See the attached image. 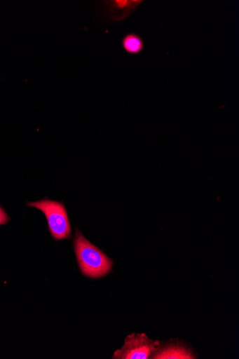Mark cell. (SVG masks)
Segmentation results:
<instances>
[{"label":"cell","instance_id":"obj_3","mask_svg":"<svg viewBox=\"0 0 239 359\" xmlns=\"http://www.w3.org/2000/svg\"><path fill=\"white\" fill-rule=\"evenodd\" d=\"M160 342L149 339L145 334H132L125 339V344L115 352L113 358L147 359L159 348Z\"/></svg>","mask_w":239,"mask_h":359},{"label":"cell","instance_id":"obj_4","mask_svg":"<svg viewBox=\"0 0 239 359\" xmlns=\"http://www.w3.org/2000/svg\"><path fill=\"white\" fill-rule=\"evenodd\" d=\"M143 3L142 0H110V1H104V15L111 20L123 21L130 17Z\"/></svg>","mask_w":239,"mask_h":359},{"label":"cell","instance_id":"obj_1","mask_svg":"<svg viewBox=\"0 0 239 359\" xmlns=\"http://www.w3.org/2000/svg\"><path fill=\"white\" fill-rule=\"evenodd\" d=\"M74 248L82 273L90 278H101L108 274L113 261L104 252L90 243L77 231Z\"/></svg>","mask_w":239,"mask_h":359},{"label":"cell","instance_id":"obj_5","mask_svg":"<svg viewBox=\"0 0 239 359\" xmlns=\"http://www.w3.org/2000/svg\"><path fill=\"white\" fill-rule=\"evenodd\" d=\"M151 357L155 359L196 358V356L189 348L179 344H170L161 348H159Z\"/></svg>","mask_w":239,"mask_h":359},{"label":"cell","instance_id":"obj_6","mask_svg":"<svg viewBox=\"0 0 239 359\" xmlns=\"http://www.w3.org/2000/svg\"><path fill=\"white\" fill-rule=\"evenodd\" d=\"M121 46L125 53L136 55L143 52L145 43L143 39L135 32H128L123 36Z\"/></svg>","mask_w":239,"mask_h":359},{"label":"cell","instance_id":"obj_7","mask_svg":"<svg viewBox=\"0 0 239 359\" xmlns=\"http://www.w3.org/2000/svg\"><path fill=\"white\" fill-rule=\"evenodd\" d=\"M9 220L7 214L0 208V225L6 224Z\"/></svg>","mask_w":239,"mask_h":359},{"label":"cell","instance_id":"obj_2","mask_svg":"<svg viewBox=\"0 0 239 359\" xmlns=\"http://www.w3.org/2000/svg\"><path fill=\"white\" fill-rule=\"evenodd\" d=\"M29 206L41 210L46 215L51 235L56 241L70 238L71 226L64 205L58 202L45 200L30 203Z\"/></svg>","mask_w":239,"mask_h":359}]
</instances>
